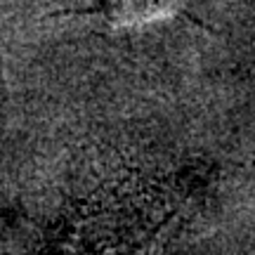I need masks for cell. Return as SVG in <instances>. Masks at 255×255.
Here are the masks:
<instances>
[{
    "label": "cell",
    "mask_w": 255,
    "mask_h": 255,
    "mask_svg": "<svg viewBox=\"0 0 255 255\" xmlns=\"http://www.w3.org/2000/svg\"><path fill=\"white\" fill-rule=\"evenodd\" d=\"M177 0H102V12L111 24H142L173 12Z\"/></svg>",
    "instance_id": "obj_1"
}]
</instances>
